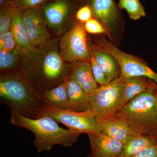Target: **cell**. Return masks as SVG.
I'll return each instance as SVG.
<instances>
[{
	"label": "cell",
	"instance_id": "1",
	"mask_svg": "<svg viewBox=\"0 0 157 157\" xmlns=\"http://www.w3.org/2000/svg\"><path fill=\"white\" fill-rule=\"evenodd\" d=\"M70 68L62 58L57 41L48 40L25 54L20 71L42 94L64 82Z\"/></svg>",
	"mask_w": 157,
	"mask_h": 157
},
{
	"label": "cell",
	"instance_id": "2",
	"mask_svg": "<svg viewBox=\"0 0 157 157\" xmlns=\"http://www.w3.org/2000/svg\"><path fill=\"white\" fill-rule=\"evenodd\" d=\"M0 101L11 110L25 117L37 119L44 116L45 104L42 94L21 71L1 74Z\"/></svg>",
	"mask_w": 157,
	"mask_h": 157
},
{
	"label": "cell",
	"instance_id": "3",
	"mask_svg": "<svg viewBox=\"0 0 157 157\" xmlns=\"http://www.w3.org/2000/svg\"><path fill=\"white\" fill-rule=\"evenodd\" d=\"M11 123L15 126L24 128L35 136L34 143L39 152L50 150L54 146L69 147L76 143L81 134L63 128L58 122L48 116L37 119L25 117L15 110H11Z\"/></svg>",
	"mask_w": 157,
	"mask_h": 157
},
{
	"label": "cell",
	"instance_id": "4",
	"mask_svg": "<svg viewBox=\"0 0 157 157\" xmlns=\"http://www.w3.org/2000/svg\"><path fill=\"white\" fill-rule=\"evenodd\" d=\"M157 90L149 88L133 98L113 116L126 121L137 133L156 138Z\"/></svg>",
	"mask_w": 157,
	"mask_h": 157
},
{
	"label": "cell",
	"instance_id": "5",
	"mask_svg": "<svg viewBox=\"0 0 157 157\" xmlns=\"http://www.w3.org/2000/svg\"><path fill=\"white\" fill-rule=\"evenodd\" d=\"M123 81L121 77L100 86L90 95L92 109L100 124L105 118L113 116L123 107Z\"/></svg>",
	"mask_w": 157,
	"mask_h": 157
},
{
	"label": "cell",
	"instance_id": "6",
	"mask_svg": "<svg viewBox=\"0 0 157 157\" xmlns=\"http://www.w3.org/2000/svg\"><path fill=\"white\" fill-rule=\"evenodd\" d=\"M43 110L44 116L52 117L72 132L88 135L101 131L100 122L92 109L77 112L45 104Z\"/></svg>",
	"mask_w": 157,
	"mask_h": 157
},
{
	"label": "cell",
	"instance_id": "7",
	"mask_svg": "<svg viewBox=\"0 0 157 157\" xmlns=\"http://www.w3.org/2000/svg\"><path fill=\"white\" fill-rule=\"evenodd\" d=\"M59 47L63 59L67 63L90 61L93 48L90 47L83 23L78 21L67 31L60 41Z\"/></svg>",
	"mask_w": 157,
	"mask_h": 157
},
{
	"label": "cell",
	"instance_id": "8",
	"mask_svg": "<svg viewBox=\"0 0 157 157\" xmlns=\"http://www.w3.org/2000/svg\"><path fill=\"white\" fill-rule=\"evenodd\" d=\"M95 18L104 27L113 44L119 42L123 32L124 21L115 0H88Z\"/></svg>",
	"mask_w": 157,
	"mask_h": 157
},
{
	"label": "cell",
	"instance_id": "9",
	"mask_svg": "<svg viewBox=\"0 0 157 157\" xmlns=\"http://www.w3.org/2000/svg\"><path fill=\"white\" fill-rule=\"evenodd\" d=\"M96 42L117 61L121 68V77L145 76L151 78L157 85V73L142 60L120 50L105 37L97 38Z\"/></svg>",
	"mask_w": 157,
	"mask_h": 157
},
{
	"label": "cell",
	"instance_id": "10",
	"mask_svg": "<svg viewBox=\"0 0 157 157\" xmlns=\"http://www.w3.org/2000/svg\"><path fill=\"white\" fill-rule=\"evenodd\" d=\"M22 18L34 47L42 45L48 41L49 35L47 25L41 7L23 10Z\"/></svg>",
	"mask_w": 157,
	"mask_h": 157
},
{
	"label": "cell",
	"instance_id": "11",
	"mask_svg": "<svg viewBox=\"0 0 157 157\" xmlns=\"http://www.w3.org/2000/svg\"><path fill=\"white\" fill-rule=\"evenodd\" d=\"M42 10L48 27L59 32L70 17L73 6L70 0H52L42 5Z\"/></svg>",
	"mask_w": 157,
	"mask_h": 157
},
{
	"label": "cell",
	"instance_id": "12",
	"mask_svg": "<svg viewBox=\"0 0 157 157\" xmlns=\"http://www.w3.org/2000/svg\"><path fill=\"white\" fill-rule=\"evenodd\" d=\"M88 135L93 155L99 157H120L123 149V143L101 131Z\"/></svg>",
	"mask_w": 157,
	"mask_h": 157
},
{
	"label": "cell",
	"instance_id": "13",
	"mask_svg": "<svg viewBox=\"0 0 157 157\" xmlns=\"http://www.w3.org/2000/svg\"><path fill=\"white\" fill-rule=\"evenodd\" d=\"M101 131L124 144L140 133L132 128L128 122L115 116L105 118L101 121Z\"/></svg>",
	"mask_w": 157,
	"mask_h": 157
},
{
	"label": "cell",
	"instance_id": "14",
	"mask_svg": "<svg viewBox=\"0 0 157 157\" xmlns=\"http://www.w3.org/2000/svg\"><path fill=\"white\" fill-rule=\"evenodd\" d=\"M69 76L78 83L89 95L98 86L93 75L90 61H76L70 63Z\"/></svg>",
	"mask_w": 157,
	"mask_h": 157
},
{
	"label": "cell",
	"instance_id": "15",
	"mask_svg": "<svg viewBox=\"0 0 157 157\" xmlns=\"http://www.w3.org/2000/svg\"><path fill=\"white\" fill-rule=\"evenodd\" d=\"M67 84L70 110L83 112L91 110L90 95L74 79L68 76L65 80Z\"/></svg>",
	"mask_w": 157,
	"mask_h": 157
},
{
	"label": "cell",
	"instance_id": "16",
	"mask_svg": "<svg viewBox=\"0 0 157 157\" xmlns=\"http://www.w3.org/2000/svg\"><path fill=\"white\" fill-rule=\"evenodd\" d=\"M92 53L97 63L104 71L108 83L120 77V67L114 57L98 44L93 46Z\"/></svg>",
	"mask_w": 157,
	"mask_h": 157
},
{
	"label": "cell",
	"instance_id": "17",
	"mask_svg": "<svg viewBox=\"0 0 157 157\" xmlns=\"http://www.w3.org/2000/svg\"><path fill=\"white\" fill-rule=\"evenodd\" d=\"M121 77L123 81V107L133 98L146 91L149 88L157 89V85L148 77L145 76Z\"/></svg>",
	"mask_w": 157,
	"mask_h": 157
},
{
	"label": "cell",
	"instance_id": "18",
	"mask_svg": "<svg viewBox=\"0 0 157 157\" xmlns=\"http://www.w3.org/2000/svg\"><path fill=\"white\" fill-rule=\"evenodd\" d=\"M23 10L17 9L11 19L10 30L12 32L17 47L25 54L33 50L35 47L32 45L30 39L23 23Z\"/></svg>",
	"mask_w": 157,
	"mask_h": 157
},
{
	"label": "cell",
	"instance_id": "19",
	"mask_svg": "<svg viewBox=\"0 0 157 157\" xmlns=\"http://www.w3.org/2000/svg\"><path fill=\"white\" fill-rule=\"evenodd\" d=\"M42 95L45 104L70 110L66 81L42 93Z\"/></svg>",
	"mask_w": 157,
	"mask_h": 157
},
{
	"label": "cell",
	"instance_id": "20",
	"mask_svg": "<svg viewBox=\"0 0 157 157\" xmlns=\"http://www.w3.org/2000/svg\"><path fill=\"white\" fill-rule=\"evenodd\" d=\"M24 54L17 47L10 51L0 50L1 75L19 71Z\"/></svg>",
	"mask_w": 157,
	"mask_h": 157
},
{
	"label": "cell",
	"instance_id": "21",
	"mask_svg": "<svg viewBox=\"0 0 157 157\" xmlns=\"http://www.w3.org/2000/svg\"><path fill=\"white\" fill-rule=\"evenodd\" d=\"M156 138L139 134L124 144L120 157H132L141 150L157 143Z\"/></svg>",
	"mask_w": 157,
	"mask_h": 157
},
{
	"label": "cell",
	"instance_id": "22",
	"mask_svg": "<svg viewBox=\"0 0 157 157\" xmlns=\"http://www.w3.org/2000/svg\"><path fill=\"white\" fill-rule=\"evenodd\" d=\"M119 8L125 10L131 19L137 20L146 15L145 10L139 0H119Z\"/></svg>",
	"mask_w": 157,
	"mask_h": 157
},
{
	"label": "cell",
	"instance_id": "23",
	"mask_svg": "<svg viewBox=\"0 0 157 157\" xmlns=\"http://www.w3.org/2000/svg\"><path fill=\"white\" fill-rule=\"evenodd\" d=\"M17 8L11 2L0 10V34L10 30L11 19Z\"/></svg>",
	"mask_w": 157,
	"mask_h": 157
},
{
	"label": "cell",
	"instance_id": "24",
	"mask_svg": "<svg viewBox=\"0 0 157 157\" xmlns=\"http://www.w3.org/2000/svg\"><path fill=\"white\" fill-rule=\"evenodd\" d=\"M16 47L14 35L11 31L0 34V50L10 51Z\"/></svg>",
	"mask_w": 157,
	"mask_h": 157
},
{
	"label": "cell",
	"instance_id": "25",
	"mask_svg": "<svg viewBox=\"0 0 157 157\" xmlns=\"http://www.w3.org/2000/svg\"><path fill=\"white\" fill-rule=\"evenodd\" d=\"M91 66L94 77L95 79L96 82L100 85H104L108 83L106 76L104 71L101 69V67L98 65L95 60L92 54L90 60Z\"/></svg>",
	"mask_w": 157,
	"mask_h": 157
},
{
	"label": "cell",
	"instance_id": "26",
	"mask_svg": "<svg viewBox=\"0 0 157 157\" xmlns=\"http://www.w3.org/2000/svg\"><path fill=\"white\" fill-rule=\"evenodd\" d=\"M84 28L86 31L89 33L107 35V32L104 27L95 18H91L85 23Z\"/></svg>",
	"mask_w": 157,
	"mask_h": 157
},
{
	"label": "cell",
	"instance_id": "27",
	"mask_svg": "<svg viewBox=\"0 0 157 157\" xmlns=\"http://www.w3.org/2000/svg\"><path fill=\"white\" fill-rule=\"evenodd\" d=\"M49 0H11L17 9L20 10L41 7Z\"/></svg>",
	"mask_w": 157,
	"mask_h": 157
},
{
	"label": "cell",
	"instance_id": "28",
	"mask_svg": "<svg viewBox=\"0 0 157 157\" xmlns=\"http://www.w3.org/2000/svg\"><path fill=\"white\" fill-rule=\"evenodd\" d=\"M93 13L92 9L89 5L83 6L80 8L76 14V17L80 22L86 23L92 18Z\"/></svg>",
	"mask_w": 157,
	"mask_h": 157
},
{
	"label": "cell",
	"instance_id": "29",
	"mask_svg": "<svg viewBox=\"0 0 157 157\" xmlns=\"http://www.w3.org/2000/svg\"><path fill=\"white\" fill-rule=\"evenodd\" d=\"M132 157H157V141L155 144L141 150Z\"/></svg>",
	"mask_w": 157,
	"mask_h": 157
},
{
	"label": "cell",
	"instance_id": "30",
	"mask_svg": "<svg viewBox=\"0 0 157 157\" xmlns=\"http://www.w3.org/2000/svg\"><path fill=\"white\" fill-rule=\"evenodd\" d=\"M11 0H0V8L8 5L11 2Z\"/></svg>",
	"mask_w": 157,
	"mask_h": 157
},
{
	"label": "cell",
	"instance_id": "31",
	"mask_svg": "<svg viewBox=\"0 0 157 157\" xmlns=\"http://www.w3.org/2000/svg\"><path fill=\"white\" fill-rule=\"evenodd\" d=\"M99 157L97 156L94 155H93L92 153L90 155H89L87 157Z\"/></svg>",
	"mask_w": 157,
	"mask_h": 157
},
{
	"label": "cell",
	"instance_id": "32",
	"mask_svg": "<svg viewBox=\"0 0 157 157\" xmlns=\"http://www.w3.org/2000/svg\"><path fill=\"white\" fill-rule=\"evenodd\" d=\"M156 95H157V93H156Z\"/></svg>",
	"mask_w": 157,
	"mask_h": 157
},
{
	"label": "cell",
	"instance_id": "33",
	"mask_svg": "<svg viewBox=\"0 0 157 157\" xmlns=\"http://www.w3.org/2000/svg\"></svg>",
	"mask_w": 157,
	"mask_h": 157
}]
</instances>
